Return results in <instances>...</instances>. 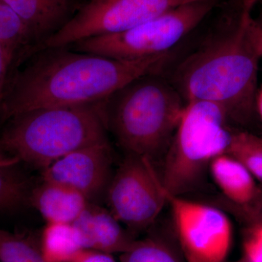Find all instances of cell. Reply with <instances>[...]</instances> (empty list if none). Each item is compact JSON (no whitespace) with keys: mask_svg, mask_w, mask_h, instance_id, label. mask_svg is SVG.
<instances>
[{"mask_svg":"<svg viewBox=\"0 0 262 262\" xmlns=\"http://www.w3.org/2000/svg\"><path fill=\"white\" fill-rule=\"evenodd\" d=\"M22 70L9 79L2 113L13 118L31 110L103 102L138 77L163 72L172 51L136 60H122L46 48L30 53Z\"/></svg>","mask_w":262,"mask_h":262,"instance_id":"cell-1","label":"cell"},{"mask_svg":"<svg viewBox=\"0 0 262 262\" xmlns=\"http://www.w3.org/2000/svg\"><path fill=\"white\" fill-rule=\"evenodd\" d=\"M251 13L243 8L233 20L205 39L166 77L185 102L219 105L233 123L246 125L256 115L260 56L248 36Z\"/></svg>","mask_w":262,"mask_h":262,"instance_id":"cell-2","label":"cell"},{"mask_svg":"<svg viewBox=\"0 0 262 262\" xmlns=\"http://www.w3.org/2000/svg\"><path fill=\"white\" fill-rule=\"evenodd\" d=\"M186 102L163 72L138 77L104 101L108 130L125 154L157 165L171 144Z\"/></svg>","mask_w":262,"mask_h":262,"instance_id":"cell-3","label":"cell"},{"mask_svg":"<svg viewBox=\"0 0 262 262\" xmlns=\"http://www.w3.org/2000/svg\"><path fill=\"white\" fill-rule=\"evenodd\" d=\"M104 101L31 110L12 119L0 151L42 169L81 148L107 141Z\"/></svg>","mask_w":262,"mask_h":262,"instance_id":"cell-4","label":"cell"},{"mask_svg":"<svg viewBox=\"0 0 262 262\" xmlns=\"http://www.w3.org/2000/svg\"><path fill=\"white\" fill-rule=\"evenodd\" d=\"M229 122L219 105L198 100L186 102L160 171L169 194L183 196L200 187L212 160L228 151L234 131Z\"/></svg>","mask_w":262,"mask_h":262,"instance_id":"cell-5","label":"cell"},{"mask_svg":"<svg viewBox=\"0 0 262 262\" xmlns=\"http://www.w3.org/2000/svg\"><path fill=\"white\" fill-rule=\"evenodd\" d=\"M221 3L216 0H202L187 3L125 32L90 38L67 48L122 60L164 54L171 52Z\"/></svg>","mask_w":262,"mask_h":262,"instance_id":"cell-6","label":"cell"},{"mask_svg":"<svg viewBox=\"0 0 262 262\" xmlns=\"http://www.w3.org/2000/svg\"><path fill=\"white\" fill-rule=\"evenodd\" d=\"M196 1L202 0H89L61 29L38 45L32 53L125 32L173 8Z\"/></svg>","mask_w":262,"mask_h":262,"instance_id":"cell-7","label":"cell"},{"mask_svg":"<svg viewBox=\"0 0 262 262\" xmlns=\"http://www.w3.org/2000/svg\"><path fill=\"white\" fill-rule=\"evenodd\" d=\"M106 196L108 210L132 232L152 227L168 204V192L157 165L135 155L125 154Z\"/></svg>","mask_w":262,"mask_h":262,"instance_id":"cell-8","label":"cell"},{"mask_svg":"<svg viewBox=\"0 0 262 262\" xmlns=\"http://www.w3.org/2000/svg\"><path fill=\"white\" fill-rule=\"evenodd\" d=\"M174 232L187 262H224L232 241V225L220 207L168 193Z\"/></svg>","mask_w":262,"mask_h":262,"instance_id":"cell-9","label":"cell"},{"mask_svg":"<svg viewBox=\"0 0 262 262\" xmlns=\"http://www.w3.org/2000/svg\"><path fill=\"white\" fill-rule=\"evenodd\" d=\"M113 151L108 141L81 148L42 170L43 180L80 192L90 202L106 193L111 181Z\"/></svg>","mask_w":262,"mask_h":262,"instance_id":"cell-10","label":"cell"},{"mask_svg":"<svg viewBox=\"0 0 262 262\" xmlns=\"http://www.w3.org/2000/svg\"><path fill=\"white\" fill-rule=\"evenodd\" d=\"M84 250L108 253L125 252L136 239L110 210L89 203L74 222Z\"/></svg>","mask_w":262,"mask_h":262,"instance_id":"cell-11","label":"cell"},{"mask_svg":"<svg viewBox=\"0 0 262 262\" xmlns=\"http://www.w3.org/2000/svg\"><path fill=\"white\" fill-rule=\"evenodd\" d=\"M3 1L28 27L35 47L61 29L80 8L75 0Z\"/></svg>","mask_w":262,"mask_h":262,"instance_id":"cell-12","label":"cell"},{"mask_svg":"<svg viewBox=\"0 0 262 262\" xmlns=\"http://www.w3.org/2000/svg\"><path fill=\"white\" fill-rule=\"evenodd\" d=\"M208 173L222 192V202L231 206H250L262 194L252 174L230 155H219L212 160Z\"/></svg>","mask_w":262,"mask_h":262,"instance_id":"cell-13","label":"cell"},{"mask_svg":"<svg viewBox=\"0 0 262 262\" xmlns=\"http://www.w3.org/2000/svg\"><path fill=\"white\" fill-rule=\"evenodd\" d=\"M90 202L75 189L43 180L32 188L29 204L39 211L46 223H74Z\"/></svg>","mask_w":262,"mask_h":262,"instance_id":"cell-14","label":"cell"},{"mask_svg":"<svg viewBox=\"0 0 262 262\" xmlns=\"http://www.w3.org/2000/svg\"><path fill=\"white\" fill-rule=\"evenodd\" d=\"M39 245L47 262H71L84 250L73 223H46Z\"/></svg>","mask_w":262,"mask_h":262,"instance_id":"cell-15","label":"cell"},{"mask_svg":"<svg viewBox=\"0 0 262 262\" xmlns=\"http://www.w3.org/2000/svg\"><path fill=\"white\" fill-rule=\"evenodd\" d=\"M17 163L0 151V212L15 211L29 204L32 188L17 168Z\"/></svg>","mask_w":262,"mask_h":262,"instance_id":"cell-16","label":"cell"},{"mask_svg":"<svg viewBox=\"0 0 262 262\" xmlns=\"http://www.w3.org/2000/svg\"><path fill=\"white\" fill-rule=\"evenodd\" d=\"M0 44L15 58L29 55L36 46L28 27L3 0H0Z\"/></svg>","mask_w":262,"mask_h":262,"instance_id":"cell-17","label":"cell"},{"mask_svg":"<svg viewBox=\"0 0 262 262\" xmlns=\"http://www.w3.org/2000/svg\"><path fill=\"white\" fill-rule=\"evenodd\" d=\"M120 262H184L182 252L161 236L151 234L136 239L127 251L121 253Z\"/></svg>","mask_w":262,"mask_h":262,"instance_id":"cell-18","label":"cell"},{"mask_svg":"<svg viewBox=\"0 0 262 262\" xmlns=\"http://www.w3.org/2000/svg\"><path fill=\"white\" fill-rule=\"evenodd\" d=\"M0 262H47L35 237L0 229Z\"/></svg>","mask_w":262,"mask_h":262,"instance_id":"cell-19","label":"cell"},{"mask_svg":"<svg viewBox=\"0 0 262 262\" xmlns=\"http://www.w3.org/2000/svg\"><path fill=\"white\" fill-rule=\"evenodd\" d=\"M227 154L241 162L262 184V137L247 130H234Z\"/></svg>","mask_w":262,"mask_h":262,"instance_id":"cell-20","label":"cell"},{"mask_svg":"<svg viewBox=\"0 0 262 262\" xmlns=\"http://www.w3.org/2000/svg\"><path fill=\"white\" fill-rule=\"evenodd\" d=\"M244 251L248 262H262V223L244 224Z\"/></svg>","mask_w":262,"mask_h":262,"instance_id":"cell-21","label":"cell"},{"mask_svg":"<svg viewBox=\"0 0 262 262\" xmlns=\"http://www.w3.org/2000/svg\"><path fill=\"white\" fill-rule=\"evenodd\" d=\"M15 57L13 53L0 44V112H2L7 86L9 81V71Z\"/></svg>","mask_w":262,"mask_h":262,"instance_id":"cell-22","label":"cell"},{"mask_svg":"<svg viewBox=\"0 0 262 262\" xmlns=\"http://www.w3.org/2000/svg\"><path fill=\"white\" fill-rule=\"evenodd\" d=\"M229 212L235 215L243 223H262V194L254 203L246 207H232Z\"/></svg>","mask_w":262,"mask_h":262,"instance_id":"cell-23","label":"cell"},{"mask_svg":"<svg viewBox=\"0 0 262 262\" xmlns=\"http://www.w3.org/2000/svg\"><path fill=\"white\" fill-rule=\"evenodd\" d=\"M71 262H116L112 254L92 251L84 250L79 253Z\"/></svg>","mask_w":262,"mask_h":262,"instance_id":"cell-24","label":"cell"},{"mask_svg":"<svg viewBox=\"0 0 262 262\" xmlns=\"http://www.w3.org/2000/svg\"><path fill=\"white\" fill-rule=\"evenodd\" d=\"M248 36L256 48L260 58H262V30L256 24L254 18L250 17L247 26Z\"/></svg>","mask_w":262,"mask_h":262,"instance_id":"cell-25","label":"cell"},{"mask_svg":"<svg viewBox=\"0 0 262 262\" xmlns=\"http://www.w3.org/2000/svg\"><path fill=\"white\" fill-rule=\"evenodd\" d=\"M256 115L260 119L262 123V86L258 90L256 98Z\"/></svg>","mask_w":262,"mask_h":262,"instance_id":"cell-26","label":"cell"},{"mask_svg":"<svg viewBox=\"0 0 262 262\" xmlns=\"http://www.w3.org/2000/svg\"><path fill=\"white\" fill-rule=\"evenodd\" d=\"M260 1H261V0H244L243 1V7L247 11L251 12V10L255 6V5Z\"/></svg>","mask_w":262,"mask_h":262,"instance_id":"cell-27","label":"cell"},{"mask_svg":"<svg viewBox=\"0 0 262 262\" xmlns=\"http://www.w3.org/2000/svg\"><path fill=\"white\" fill-rule=\"evenodd\" d=\"M254 20L256 21L258 27H259V28L262 30V12L260 13V15H258L257 18L254 19Z\"/></svg>","mask_w":262,"mask_h":262,"instance_id":"cell-28","label":"cell"}]
</instances>
